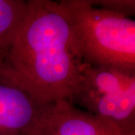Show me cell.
<instances>
[{"label":"cell","instance_id":"obj_1","mask_svg":"<svg viewBox=\"0 0 135 135\" xmlns=\"http://www.w3.org/2000/svg\"><path fill=\"white\" fill-rule=\"evenodd\" d=\"M2 62L41 105L71 100L83 62L59 2L27 1L23 20Z\"/></svg>","mask_w":135,"mask_h":135},{"label":"cell","instance_id":"obj_2","mask_svg":"<svg viewBox=\"0 0 135 135\" xmlns=\"http://www.w3.org/2000/svg\"><path fill=\"white\" fill-rule=\"evenodd\" d=\"M76 37L83 62L135 74V21L90 4L89 0L59 2Z\"/></svg>","mask_w":135,"mask_h":135},{"label":"cell","instance_id":"obj_3","mask_svg":"<svg viewBox=\"0 0 135 135\" xmlns=\"http://www.w3.org/2000/svg\"><path fill=\"white\" fill-rule=\"evenodd\" d=\"M69 102L121 135H135V74L83 63L81 79Z\"/></svg>","mask_w":135,"mask_h":135},{"label":"cell","instance_id":"obj_4","mask_svg":"<svg viewBox=\"0 0 135 135\" xmlns=\"http://www.w3.org/2000/svg\"><path fill=\"white\" fill-rule=\"evenodd\" d=\"M44 105H41L0 59V135H29Z\"/></svg>","mask_w":135,"mask_h":135},{"label":"cell","instance_id":"obj_5","mask_svg":"<svg viewBox=\"0 0 135 135\" xmlns=\"http://www.w3.org/2000/svg\"><path fill=\"white\" fill-rule=\"evenodd\" d=\"M29 135H121L110 125L67 100L44 105Z\"/></svg>","mask_w":135,"mask_h":135},{"label":"cell","instance_id":"obj_6","mask_svg":"<svg viewBox=\"0 0 135 135\" xmlns=\"http://www.w3.org/2000/svg\"><path fill=\"white\" fill-rule=\"evenodd\" d=\"M27 1L0 0V59L3 60L19 29Z\"/></svg>","mask_w":135,"mask_h":135},{"label":"cell","instance_id":"obj_7","mask_svg":"<svg viewBox=\"0 0 135 135\" xmlns=\"http://www.w3.org/2000/svg\"><path fill=\"white\" fill-rule=\"evenodd\" d=\"M89 2L95 7L123 15L126 17L135 14L134 0H96L89 1Z\"/></svg>","mask_w":135,"mask_h":135}]
</instances>
